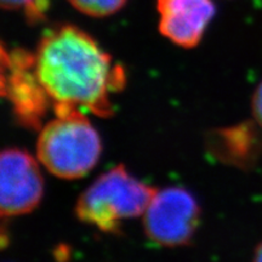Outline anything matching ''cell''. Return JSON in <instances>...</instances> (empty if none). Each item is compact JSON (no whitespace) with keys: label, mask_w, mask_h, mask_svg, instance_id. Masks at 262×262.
<instances>
[{"label":"cell","mask_w":262,"mask_h":262,"mask_svg":"<svg viewBox=\"0 0 262 262\" xmlns=\"http://www.w3.org/2000/svg\"><path fill=\"white\" fill-rule=\"evenodd\" d=\"M35 72L55 113L78 110L98 117L113 112L111 94L122 90L125 73L80 29L63 26L41 38Z\"/></svg>","instance_id":"cell-1"},{"label":"cell","mask_w":262,"mask_h":262,"mask_svg":"<svg viewBox=\"0 0 262 262\" xmlns=\"http://www.w3.org/2000/svg\"><path fill=\"white\" fill-rule=\"evenodd\" d=\"M42 126L37 142L38 160L52 175L80 179L91 171L101 156V139L84 112L78 110L55 113Z\"/></svg>","instance_id":"cell-2"},{"label":"cell","mask_w":262,"mask_h":262,"mask_svg":"<svg viewBox=\"0 0 262 262\" xmlns=\"http://www.w3.org/2000/svg\"><path fill=\"white\" fill-rule=\"evenodd\" d=\"M156 192L117 166L102 173L79 196L75 212L85 224L116 233L124 220L145 214Z\"/></svg>","instance_id":"cell-3"},{"label":"cell","mask_w":262,"mask_h":262,"mask_svg":"<svg viewBox=\"0 0 262 262\" xmlns=\"http://www.w3.org/2000/svg\"><path fill=\"white\" fill-rule=\"evenodd\" d=\"M147 237L164 247L189 242L199 222V206L191 193L180 187L157 191L143 214Z\"/></svg>","instance_id":"cell-4"},{"label":"cell","mask_w":262,"mask_h":262,"mask_svg":"<svg viewBox=\"0 0 262 262\" xmlns=\"http://www.w3.org/2000/svg\"><path fill=\"white\" fill-rule=\"evenodd\" d=\"M3 94L24 125L38 127L51 103L35 72V57L22 49H3ZM40 127V126H39Z\"/></svg>","instance_id":"cell-5"},{"label":"cell","mask_w":262,"mask_h":262,"mask_svg":"<svg viewBox=\"0 0 262 262\" xmlns=\"http://www.w3.org/2000/svg\"><path fill=\"white\" fill-rule=\"evenodd\" d=\"M44 182L38 163L27 152L5 149L0 158V209L3 216L31 212L41 201Z\"/></svg>","instance_id":"cell-6"},{"label":"cell","mask_w":262,"mask_h":262,"mask_svg":"<svg viewBox=\"0 0 262 262\" xmlns=\"http://www.w3.org/2000/svg\"><path fill=\"white\" fill-rule=\"evenodd\" d=\"M159 29L182 48H194L215 15L211 0H158Z\"/></svg>","instance_id":"cell-7"},{"label":"cell","mask_w":262,"mask_h":262,"mask_svg":"<svg viewBox=\"0 0 262 262\" xmlns=\"http://www.w3.org/2000/svg\"><path fill=\"white\" fill-rule=\"evenodd\" d=\"M126 0H70V3L84 14L103 17L118 11Z\"/></svg>","instance_id":"cell-8"},{"label":"cell","mask_w":262,"mask_h":262,"mask_svg":"<svg viewBox=\"0 0 262 262\" xmlns=\"http://www.w3.org/2000/svg\"><path fill=\"white\" fill-rule=\"evenodd\" d=\"M49 5V0H2L3 9L21 10L29 22L44 19Z\"/></svg>","instance_id":"cell-9"},{"label":"cell","mask_w":262,"mask_h":262,"mask_svg":"<svg viewBox=\"0 0 262 262\" xmlns=\"http://www.w3.org/2000/svg\"><path fill=\"white\" fill-rule=\"evenodd\" d=\"M253 113L256 122L262 126V83L258 85L253 97Z\"/></svg>","instance_id":"cell-10"},{"label":"cell","mask_w":262,"mask_h":262,"mask_svg":"<svg viewBox=\"0 0 262 262\" xmlns=\"http://www.w3.org/2000/svg\"><path fill=\"white\" fill-rule=\"evenodd\" d=\"M254 262H262V244L256 250V254H255V257H254Z\"/></svg>","instance_id":"cell-11"}]
</instances>
